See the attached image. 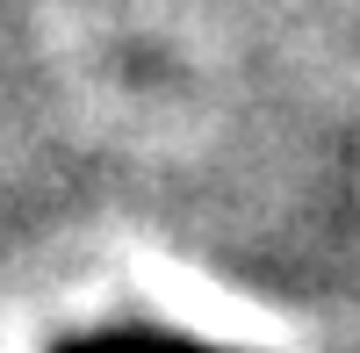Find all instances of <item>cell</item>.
<instances>
[{"label": "cell", "instance_id": "6da1fadb", "mask_svg": "<svg viewBox=\"0 0 360 353\" xmlns=\"http://www.w3.org/2000/svg\"><path fill=\"white\" fill-rule=\"evenodd\" d=\"M58 353H224V346H202V339H180V332H152V325H115V332L65 339Z\"/></svg>", "mask_w": 360, "mask_h": 353}]
</instances>
